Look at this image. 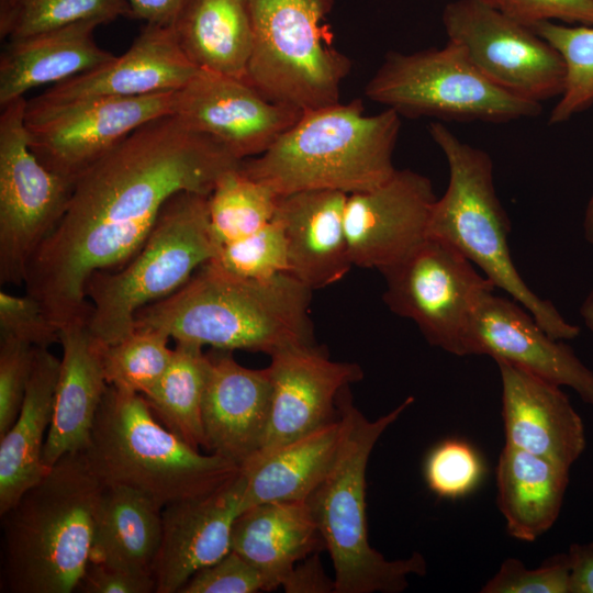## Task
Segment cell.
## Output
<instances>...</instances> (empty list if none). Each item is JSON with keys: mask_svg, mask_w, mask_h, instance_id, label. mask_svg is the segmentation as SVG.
Listing matches in <instances>:
<instances>
[{"mask_svg": "<svg viewBox=\"0 0 593 593\" xmlns=\"http://www.w3.org/2000/svg\"><path fill=\"white\" fill-rule=\"evenodd\" d=\"M153 573L102 561H90L77 590L82 593L155 592Z\"/></svg>", "mask_w": 593, "mask_h": 593, "instance_id": "44", "label": "cell"}, {"mask_svg": "<svg viewBox=\"0 0 593 593\" xmlns=\"http://www.w3.org/2000/svg\"><path fill=\"white\" fill-rule=\"evenodd\" d=\"M198 69L181 48L172 26L146 24L124 54L52 86L33 100L54 104L178 91Z\"/></svg>", "mask_w": 593, "mask_h": 593, "instance_id": "21", "label": "cell"}, {"mask_svg": "<svg viewBox=\"0 0 593 593\" xmlns=\"http://www.w3.org/2000/svg\"><path fill=\"white\" fill-rule=\"evenodd\" d=\"M428 132L447 160L449 181L432 208L427 237L448 244L478 266L495 288L524 306L552 338L578 337L580 328L549 300L537 295L513 262L507 240L511 223L496 194L490 155L462 142L440 121L430 122Z\"/></svg>", "mask_w": 593, "mask_h": 593, "instance_id": "6", "label": "cell"}, {"mask_svg": "<svg viewBox=\"0 0 593 593\" xmlns=\"http://www.w3.org/2000/svg\"><path fill=\"white\" fill-rule=\"evenodd\" d=\"M93 21L9 41L0 58V105L33 88L58 83L111 60L114 55L94 41Z\"/></svg>", "mask_w": 593, "mask_h": 593, "instance_id": "25", "label": "cell"}, {"mask_svg": "<svg viewBox=\"0 0 593 593\" xmlns=\"http://www.w3.org/2000/svg\"><path fill=\"white\" fill-rule=\"evenodd\" d=\"M170 337L153 328H134L121 340L101 344L107 383L120 390L147 394L166 372L174 348Z\"/></svg>", "mask_w": 593, "mask_h": 593, "instance_id": "35", "label": "cell"}, {"mask_svg": "<svg viewBox=\"0 0 593 593\" xmlns=\"http://www.w3.org/2000/svg\"><path fill=\"white\" fill-rule=\"evenodd\" d=\"M373 102L401 116L505 123L540 114L541 103L516 97L486 79L463 49L389 52L365 87Z\"/></svg>", "mask_w": 593, "mask_h": 593, "instance_id": "10", "label": "cell"}, {"mask_svg": "<svg viewBox=\"0 0 593 593\" xmlns=\"http://www.w3.org/2000/svg\"><path fill=\"white\" fill-rule=\"evenodd\" d=\"M35 348L20 339L0 336V437L11 428L21 411Z\"/></svg>", "mask_w": 593, "mask_h": 593, "instance_id": "40", "label": "cell"}, {"mask_svg": "<svg viewBox=\"0 0 593 593\" xmlns=\"http://www.w3.org/2000/svg\"><path fill=\"white\" fill-rule=\"evenodd\" d=\"M231 548L257 568L271 589L282 586L296 563L325 548L306 501L251 506L234 521Z\"/></svg>", "mask_w": 593, "mask_h": 593, "instance_id": "27", "label": "cell"}, {"mask_svg": "<svg viewBox=\"0 0 593 593\" xmlns=\"http://www.w3.org/2000/svg\"><path fill=\"white\" fill-rule=\"evenodd\" d=\"M580 316L584 325L593 333V289L583 300L580 306Z\"/></svg>", "mask_w": 593, "mask_h": 593, "instance_id": "48", "label": "cell"}, {"mask_svg": "<svg viewBox=\"0 0 593 593\" xmlns=\"http://www.w3.org/2000/svg\"><path fill=\"white\" fill-rule=\"evenodd\" d=\"M270 357V416L258 452L300 438L336 419L339 392L362 378L357 363L333 361L314 344L284 347Z\"/></svg>", "mask_w": 593, "mask_h": 593, "instance_id": "18", "label": "cell"}, {"mask_svg": "<svg viewBox=\"0 0 593 593\" xmlns=\"http://www.w3.org/2000/svg\"><path fill=\"white\" fill-rule=\"evenodd\" d=\"M436 199L430 179L411 169L348 194L344 223L353 265L380 271L405 257L427 238Z\"/></svg>", "mask_w": 593, "mask_h": 593, "instance_id": "16", "label": "cell"}, {"mask_svg": "<svg viewBox=\"0 0 593 593\" xmlns=\"http://www.w3.org/2000/svg\"><path fill=\"white\" fill-rule=\"evenodd\" d=\"M239 166L221 175L208 199L210 230L217 248L259 231L277 212L279 195L246 176Z\"/></svg>", "mask_w": 593, "mask_h": 593, "instance_id": "33", "label": "cell"}, {"mask_svg": "<svg viewBox=\"0 0 593 593\" xmlns=\"http://www.w3.org/2000/svg\"><path fill=\"white\" fill-rule=\"evenodd\" d=\"M448 41L460 46L491 82L525 100L560 97L566 66L560 54L530 26L484 0H455L443 11Z\"/></svg>", "mask_w": 593, "mask_h": 593, "instance_id": "14", "label": "cell"}, {"mask_svg": "<svg viewBox=\"0 0 593 593\" xmlns=\"http://www.w3.org/2000/svg\"><path fill=\"white\" fill-rule=\"evenodd\" d=\"M103 486L83 450L70 452L1 515L2 592L77 590L91 559Z\"/></svg>", "mask_w": 593, "mask_h": 593, "instance_id": "3", "label": "cell"}, {"mask_svg": "<svg viewBox=\"0 0 593 593\" xmlns=\"http://www.w3.org/2000/svg\"><path fill=\"white\" fill-rule=\"evenodd\" d=\"M282 588L288 593H334L335 582L326 577L314 555L294 567Z\"/></svg>", "mask_w": 593, "mask_h": 593, "instance_id": "45", "label": "cell"}, {"mask_svg": "<svg viewBox=\"0 0 593 593\" xmlns=\"http://www.w3.org/2000/svg\"><path fill=\"white\" fill-rule=\"evenodd\" d=\"M210 368L203 347L177 342L171 361L145 395L155 417L194 449H205L202 403Z\"/></svg>", "mask_w": 593, "mask_h": 593, "instance_id": "32", "label": "cell"}, {"mask_svg": "<svg viewBox=\"0 0 593 593\" xmlns=\"http://www.w3.org/2000/svg\"><path fill=\"white\" fill-rule=\"evenodd\" d=\"M27 101L15 99L0 115V282H25L29 264L64 215L74 181L55 174L32 152L25 130Z\"/></svg>", "mask_w": 593, "mask_h": 593, "instance_id": "11", "label": "cell"}, {"mask_svg": "<svg viewBox=\"0 0 593 593\" xmlns=\"http://www.w3.org/2000/svg\"><path fill=\"white\" fill-rule=\"evenodd\" d=\"M484 473L485 466L478 450L458 438L437 444L424 463L427 486L441 499L468 495L480 484Z\"/></svg>", "mask_w": 593, "mask_h": 593, "instance_id": "38", "label": "cell"}, {"mask_svg": "<svg viewBox=\"0 0 593 593\" xmlns=\"http://www.w3.org/2000/svg\"><path fill=\"white\" fill-rule=\"evenodd\" d=\"M302 113L267 99L246 79L199 68L177 91L172 115L244 160L267 150Z\"/></svg>", "mask_w": 593, "mask_h": 593, "instance_id": "15", "label": "cell"}, {"mask_svg": "<svg viewBox=\"0 0 593 593\" xmlns=\"http://www.w3.org/2000/svg\"><path fill=\"white\" fill-rule=\"evenodd\" d=\"M311 296L288 272L246 279L208 261L178 291L141 309L134 328L158 329L176 343L271 355L314 344Z\"/></svg>", "mask_w": 593, "mask_h": 593, "instance_id": "2", "label": "cell"}, {"mask_svg": "<svg viewBox=\"0 0 593 593\" xmlns=\"http://www.w3.org/2000/svg\"><path fill=\"white\" fill-rule=\"evenodd\" d=\"M161 510L136 490L104 485L96 512L90 561L153 573L161 537Z\"/></svg>", "mask_w": 593, "mask_h": 593, "instance_id": "31", "label": "cell"}, {"mask_svg": "<svg viewBox=\"0 0 593 593\" xmlns=\"http://www.w3.org/2000/svg\"><path fill=\"white\" fill-rule=\"evenodd\" d=\"M583 233L586 242L593 245V192L584 212Z\"/></svg>", "mask_w": 593, "mask_h": 593, "instance_id": "49", "label": "cell"}, {"mask_svg": "<svg viewBox=\"0 0 593 593\" xmlns=\"http://www.w3.org/2000/svg\"><path fill=\"white\" fill-rule=\"evenodd\" d=\"M505 444L571 466L585 449L581 416L559 385L496 360Z\"/></svg>", "mask_w": 593, "mask_h": 593, "instance_id": "22", "label": "cell"}, {"mask_svg": "<svg viewBox=\"0 0 593 593\" xmlns=\"http://www.w3.org/2000/svg\"><path fill=\"white\" fill-rule=\"evenodd\" d=\"M0 336L20 339L36 348H48L60 340V329L49 320L33 295L0 291Z\"/></svg>", "mask_w": 593, "mask_h": 593, "instance_id": "41", "label": "cell"}, {"mask_svg": "<svg viewBox=\"0 0 593 593\" xmlns=\"http://www.w3.org/2000/svg\"><path fill=\"white\" fill-rule=\"evenodd\" d=\"M491 4L528 26L542 21L593 26V0H491Z\"/></svg>", "mask_w": 593, "mask_h": 593, "instance_id": "43", "label": "cell"}, {"mask_svg": "<svg viewBox=\"0 0 593 593\" xmlns=\"http://www.w3.org/2000/svg\"><path fill=\"white\" fill-rule=\"evenodd\" d=\"M240 161L176 115L142 125L76 178L64 215L29 264L26 293L59 329L88 320L90 276L125 266L175 194L210 195Z\"/></svg>", "mask_w": 593, "mask_h": 593, "instance_id": "1", "label": "cell"}, {"mask_svg": "<svg viewBox=\"0 0 593 593\" xmlns=\"http://www.w3.org/2000/svg\"><path fill=\"white\" fill-rule=\"evenodd\" d=\"M333 0H248L253 49L246 80L267 99L301 112L340 101L349 59L324 25Z\"/></svg>", "mask_w": 593, "mask_h": 593, "instance_id": "9", "label": "cell"}, {"mask_svg": "<svg viewBox=\"0 0 593 593\" xmlns=\"http://www.w3.org/2000/svg\"><path fill=\"white\" fill-rule=\"evenodd\" d=\"M343 434L338 413L300 438L257 452L240 467V513L262 503L307 501L333 467Z\"/></svg>", "mask_w": 593, "mask_h": 593, "instance_id": "26", "label": "cell"}, {"mask_svg": "<svg viewBox=\"0 0 593 593\" xmlns=\"http://www.w3.org/2000/svg\"><path fill=\"white\" fill-rule=\"evenodd\" d=\"M272 591L267 578L231 550L215 563L198 571L180 593H255Z\"/></svg>", "mask_w": 593, "mask_h": 593, "instance_id": "42", "label": "cell"}, {"mask_svg": "<svg viewBox=\"0 0 593 593\" xmlns=\"http://www.w3.org/2000/svg\"><path fill=\"white\" fill-rule=\"evenodd\" d=\"M209 195L179 192L163 208L136 255L122 268L93 272L86 284L88 327L103 345L134 329L136 313L178 291L214 256Z\"/></svg>", "mask_w": 593, "mask_h": 593, "instance_id": "8", "label": "cell"}, {"mask_svg": "<svg viewBox=\"0 0 593 593\" xmlns=\"http://www.w3.org/2000/svg\"><path fill=\"white\" fill-rule=\"evenodd\" d=\"M61 358L52 423L43 448L49 469L67 454L85 450L107 383L101 343L90 333L88 320L60 328Z\"/></svg>", "mask_w": 593, "mask_h": 593, "instance_id": "24", "label": "cell"}, {"mask_svg": "<svg viewBox=\"0 0 593 593\" xmlns=\"http://www.w3.org/2000/svg\"><path fill=\"white\" fill-rule=\"evenodd\" d=\"M570 468L506 445L496 466L497 506L513 538L534 541L559 517Z\"/></svg>", "mask_w": 593, "mask_h": 593, "instance_id": "29", "label": "cell"}, {"mask_svg": "<svg viewBox=\"0 0 593 593\" xmlns=\"http://www.w3.org/2000/svg\"><path fill=\"white\" fill-rule=\"evenodd\" d=\"M220 269L246 279H268L288 272L283 226L273 220L259 231L220 246L211 260Z\"/></svg>", "mask_w": 593, "mask_h": 593, "instance_id": "37", "label": "cell"}, {"mask_svg": "<svg viewBox=\"0 0 593 593\" xmlns=\"http://www.w3.org/2000/svg\"><path fill=\"white\" fill-rule=\"evenodd\" d=\"M177 91L98 97L63 103L27 101L29 145L49 170L76 178L142 125L174 114Z\"/></svg>", "mask_w": 593, "mask_h": 593, "instance_id": "13", "label": "cell"}, {"mask_svg": "<svg viewBox=\"0 0 593 593\" xmlns=\"http://www.w3.org/2000/svg\"><path fill=\"white\" fill-rule=\"evenodd\" d=\"M414 402L407 396L378 419H368L353 403L349 385L337 398L344 434L329 472L307 499L335 570L334 593H400L412 574L424 575L421 553L388 560L370 546L366 514V470L380 436Z\"/></svg>", "mask_w": 593, "mask_h": 593, "instance_id": "5", "label": "cell"}, {"mask_svg": "<svg viewBox=\"0 0 593 593\" xmlns=\"http://www.w3.org/2000/svg\"><path fill=\"white\" fill-rule=\"evenodd\" d=\"M347 195L323 189L279 195L288 273L312 291L338 282L354 266L344 223Z\"/></svg>", "mask_w": 593, "mask_h": 593, "instance_id": "23", "label": "cell"}, {"mask_svg": "<svg viewBox=\"0 0 593 593\" xmlns=\"http://www.w3.org/2000/svg\"><path fill=\"white\" fill-rule=\"evenodd\" d=\"M239 473L217 490L167 504L153 563L155 593H176L200 570L227 555L235 518L240 514Z\"/></svg>", "mask_w": 593, "mask_h": 593, "instance_id": "19", "label": "cell"}, {"mask_svg": "<svg viewBox=\"0 0 593 593\" xmlns=\"http://www.w3.org/2000/svg\"><path fill=\"white\" fill-rule=\"evenodd\" d=\"M482 593H570L571 560L568 552L546 559L529 569L516 558L505 559L482 586Z\"/></svg>", "mask_w": 593, "mask_h": 593, "instance_id": "39", "label": "cell"}, {"mask_svg": "<svg viewBox=\"0 0 593 593\" xmlns=\"http://www.w3.org/2000/svg\"><path fill=\"white\" fill-rule=\"evenodd\" d=\"M401 115H367L361 100L305 111L262 154L240 161L249 178L278 195L305 190L367 191L395 172Z\"/></svg>", "mask_w": 593, "mask_h": 593, "instance_id": "4", "label": "cell"}, {"mask_svg": "<svg viewBox=\"0 0 593 593\" xmlns=\"http://www.w3.org/2000/svg\"><path fill=\"white\" fill-rule=\"evenodd\" d=\"M484 1L491 4V0H484ZM491 5H492V4H491Z\"/></svg>", "mask_w": 593, "mask_h": 593, "instance_id": "50", "label": "cell"}, {"mask_svg": "<svg viewBox=\"0 0 593 593\" xmlns=\"http://www.w3.org/2000/svg\"><path fill=\"white\" fill-rule=\"evenodd\" d=\"M530 27L562 57L564 88L549 115V124H560L593 105V26H569L542 21Z\"/></svg>", "mask_w": 593, "mask_h": 593, "instance_id": "36", "label": "cell"}, {"mask_svg": "<svg viewBox=\"0 0 593 593\" xmlns=\"http://www.w3.org/2000/svg\"><path fill=\"white\" fill-rule=\"evenodd\" d=\"M60 359L35 348L33 371L18 418L0 437V515L46 473L43 448L52 423Z\"/></svg>", "mask_w": 593, "mask_h": 593, "instance_id": "28", "label": "cell"}, {"mask_svg": "<svg viewBox=\"0 0 593 593\" xmlns=\"http://www.w3.org/2000/svg\"><path fill=\"white\" fill-rule=\"evenodd\" d=\"M83 452L104 485L131 488L160 507L209 494L240 470L227 459L194 449L167 429L142 394L111 385Z\"/></svg>", "mask_w": 593, "mask_h": 593, "instance_id": "7", "label": "cell"}, {"mask_svg": "<svg viewBox=\"0 0 593 593\" xmlns=\"http://www.w3.org/2000/svg\"><path fill=\"white\" fill-rule=\"evenodd\" d=\"M132 18L127 0H0V35L9 41L74 23Z\"/></svg>", "mask_w": 593, "mask_h": 593, "instance_id": "34", "label": "cell"}, {"mask_svg": "<svg viewBox=\"0 0 593 593\" xmlns=\"http://www.w3.org/2000/svg\"><path fill=\"white\" fill-rule=\"evenodd\" d=\"M190 0H127L132 18L146 24L172 26Z\"/></svg>", "mask_w": 593, "mask_h": 593, "instance_id": "46", "label": "cell"}, {"mask_svg": "<svg viewBox=\"0 0 593 593\" xmlns=\"http://www.w3.org/2000/svg\"><path fill=\"white\" fill-rule=\"evenodd\" d=\"M465 355H488L495 361H507L550 383L571 388L593 406V371L513 299L493 291L481 298L471 318Z\"/></svg>", "mask_w": 593, "mask_h": 593, "instance_id": "17", "label": "cell"}, {"mask_svg": "<svg viewBox=\"0 0 593 593\" xmlns=\"http://www.w3.org/2000/svg\"><path fill=\"white\" fill-rule=\"evenodd\" d=\"M383 301L394 314L412 320L433 346L466 356L474 309L495 286L448 244L427 237L395 264L380 270Z\"/></svg>", "mask_w": 593, "mask_h": 593, "instance_id": "12", "label": "cell"}, {"mask_svg": "<svg viewBox=\"0 0 593 593\" xmlns=\"http://www.w3.org/2000/svg\"><path fill=\"white\" fill-rule=\"evenodd\" d=\"M208 355L202 403L205 449L242 467L260 450L266 436L271 407L269 369L246 368L230 350Z\"/></svg>", "mask_w": 593, "mask_h": 593, "instance_id": "20", "label": "cell"}, {"mask_svg": "<svg viewBox=\"0 0 593 593\" xmlns=\"http://www.w3.org/2000/svg\"><path fill=\"white\" fill-rule=\"evenodd\" d=\"M172 29L198 68L246 79L253 49L248 0H190Z\"/></svg>", "mask_w": 593, "mask_h": 593, "instance_id": "30", "label": "cell"}, {"mask_svg": "<svg viewBox=\"0 0 593 593\" xmlns=\"http://www.w3.org/2000/svg\"><path fill=\"white\" fill-rule=\"evenodd\" d=\"M568 553L571 560L570 593H593V542L573 544Z\"/></svg>", "mask_w": 593, "mask_h": 593, "instance_id": "47", "label": "cell"}]
</instances>
